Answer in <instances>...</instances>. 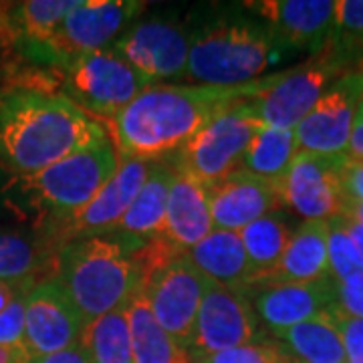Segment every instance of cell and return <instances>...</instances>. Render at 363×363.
<instances>
[{
  "mask_svg": "<svg viewBox=\"0 0 363 363\" xmlns=\"http://www.w3.org/2000/svg\"><path fill=\"white\" fill-rule=\"evenodd\" d=\"M295 156H297L295 130L259 125L248 143L238 169L259 176L262 180L281 184L285 180Z\"/></svg>",
  "mask_w": 363,
  "mask_h": 363,
  "instance_id": "cell-27",
  "label": "cell"
},
{
  "mask_svg": "<svg viewBox=\"0 0 363 363\" xmlns=\"http://www.w3.org/2000/svg\"><path fill=\"white\" fill-rule=\"evenodd\" d=\"M138 73L157 83L160 79L186 77L190 57V23L169 18L133 21L111 45Z\"/></svg>",
  "mask_w": 363,
  "mask_h": 363,
  "instance_id": "cell-12",
  "label": "cell"
},
{
  "mask_svg": "<svg viewBox=\"0 0 363 363\" xmlns=\"http://www.w3.org/2000/svg\"><path fill=\"white\" fill-rule=\"evenodd\" d=\"M335 309L363 319V271L335 283Z\"/></svg>",
  "mask_w": 363,
  "mask_h": 363,
  "instance_id": "cell-35",
  "label": "cell"
},
{
  "mask_svg": "<svg viewBox=\"0 0 363 363\" xmlns=\"http://www.w3.org/2000/svg\"><path fill=\"white\" fill-rule=\"evenodd\" d=\"M214 230L208 188L190 176L176 172L169 186L164 236L184 252Z\"/></svg>",
  "mask_w": 363,
  "mask_h": 363,
  "instance_id": "cell-20",
  "label": "cell"
},
{
  "mask_svg": "<svg viewBox=\"0 0 363 363\" xmlns=\"http://www.w3.org/2000/svg\"><path fill=\"white\" fill-rule=\"evenodd\" d=\"M81 345L87 351L91 363H133L125 309L107 313L85 325Z\"/></svg>",
  "mask_w": 363,
  "mask_h": 363,
  "instance_id": "cell-29",
  "label": "cell"
},
{
  "mask_svg": "<svg viewBox=\"0 0 363 363\" xmlns=\"http://www.w3.org/2000/svg\"><path fill=\"white\" fill-rule=\"evenodd\" d=\"M345 71L347 67L323 51L291 71L262 77L259 91L238 104L260 125L295 130Z\"/></svg>",
  "mask_w": 363,
  "mask_h": 363,
  "instance_id": "cell-6",
  "label": "cell"
},
{
  "mask_svg": "<svg viewBox=\"0 0 363 363\" xmlns=\"http://www.w3.org/2000/svg\"><path fill=\"white\" fill-rule=\"evenodd\" d=\"M363 101V67L345 71L319 97L307 117L295 128L297 154L347 157L351 130Z\"/></svg>",
  "mask_w": 363,
  "mask_h": 363,
  "instance_id": "cell-10",
  "label": "cell"
},
{
  "mask_svg": "<svg viewBox=\"0 0 363 363\" xmlns=\"http://www.w3.org/2000/svg\"><path fill=\"white\" fill-rule=\"evenodd\" d=\"M143 6L145 2L135 0H79L40 52L39 63L61 71L81 55L111 47Z\"/></svg>",
  "mask_w": 363,
  "mask_h": 363,
  "instance_id": "cell-9",
  "label": "cell"
},
{
  "mask_svg": "<svg viewBox=\"0 0 363 363\" xmlns=\"http://www.w3.org/2000/svg\"><path fill=\"white\" fill-rule=\"evenodd\" d=\"M57 250L47 238L0 228V283L35 286L37 274Z\"/></svg>",
  "mask_w": 363,
  "mask_h": 363,
  "instance_id": "cell-28",
  "label": "cell"
},
{
  "mask_svg": "<svg viewBox=\"0 0 363 363\" xmlns=\"http://www.w3.org/2000/svg\"><path fill=\"white\" fill-rule=\"evenodd\" d=\"M341 188L347 202V210L357 202H363V162L345 160L341 166Z\"/></svg>",
  "mask_w": 363,
  "mask_h": 363,
  "instance_id": "cell-36",
  "label": "cell"
},
{
  "mask_svg": "<svg viewBox=\"0 0 363 363\" xmlns=\"http://www.w3.org/2000/svg\"><path fill=\"white\" fill-rule=\"evenodd\" d=\"M327 259H329V277L335 283L363 271V259L353 247L350 234L345 233L341 218L327 222Z\"/></svg>",
  "mask_w": 363,
  "mask_h": 363,
  "instance_id": "cell-31",
  "label": "cell"
},
{
  "mask_svg": "<svg viewBox=\"0 0 363 363\" xmlns=\"http://www.w3.org/2000/svg\"><path fill=\"white\" fill-rule=\"evenodd\" d=\"M347 157L301 152L281 182L283 204L305 222H331L347 214L341 166Z\"/></svg>",
  "mask_w": 363,
  "mask_h": 363,
  "instance_id": "cell-15",
  "label": "cell"
},
{
  "mask_svg": "<svg viewBox=\"0 0 363 363\" xmlns=\"http://www.w3.org/2000/svg\"><path fill=\"white\" fill-rule=\"evenodd\" d=\"M30 286L23 285H11V283H0V315L6 311L14 301L18 297H23L25 293H28Z\"/></svg>",
  "mask_w": 363,
  "mask_h": 363,
  "instance_id": "cell-39",
  "label": "cell"
},
{
  "mask_svg": "<svg viewBox=\"0 0 363 363\" xmlns=\"http://www.w3.org/2000/svg\"><path fill=\"white\" fill-rule=\"evenodd\" d=\"M130 323L133 363H194L184 350L157 325L145 298L140 293L125 309Z\"/></svg>",
  "mask_w": 363,
  "mask_h": 363,
  "instance_id": "cell-24",
  "label": "cell"
},
{
  "mask_svg": "<svg viewBox=\"0 0 363 363\" xmlns=\"http://www.w3.org/2000/svg\"><path fill=\"white\" fill-rule=\"evenodd\" d=\"M341 222L345 226V233L350 234L353 247H355V250L359 252V257L363 259V224L355 220V218H351V216H341Z\"/></svg>",
  "mask_w": 363,
  "mask_h": 363,
  "instance_id": "cell-40",
  "label": "cell"
},
{
  "mask_svg": "<svg viewBox=\"0 0 363 363\" xmlns=\"http://www.w3.org/2000/svg\"><path fill=\"white\" fill-rule=\"evenodd\" d=\"M208 198L214 228L230 233H240L250 222L283 206L281 184L262 180L242 169L208 186Z\"/></svg>",
  "mask_w": 363,
  "mask_h": 363,
  "instance_id": "cell-18",
  "label": "cell"
},
{
  "mask_svg": "<svg viewBox=\"0 0 363 363\" xmlns=\"http://www.w3.org/2000/svg\"><path fill=\"white\" fill-rule=\"evenodd\" d=\"M59 73L61 93L97 121L113 119L143 89L154 85L113 47L81 55Z\"/></svg>",
  "mask_w": 363,
  "mask_h": 363,
  "instance_id": "cell-7",
  "label": "cell"
},
{
  "mask_svg": "<svg viewBox=\"0 0 363 363\" xmlns=\"http://www.w3.org/2000/svg\"><path fill=\"white\" fill-rule=\"evenodd\" d=\"M252 307L274 335L335 307V281L271 283L250 291Z\"/></svg>",
  "mask_w": 363,
  "mask_h": 363,
  "instance_id": "cell-19",
  "label": "cell"
},
{
  "mask_svg": "<svg viewBox=\"0 0 363 363\" xmlns=\"http://www.w3.org/2000/svg\"><path fill=\"white\" fill-rule=\"evenodd\" d=\"M140 247L117 234H101L71 240L57 250L52 277L85 325L128 309L142 293L143 274L133 257Z\"/></svg>",
  "mask_w": 363,
  "mask_h": 363,
  "instance_id": "cell-4",
  "label": "cell"
},
{
  "mask_svg": "<svg viewBox=\"0 0 363 363\" xmlns=\"http://www.w3.org/2000/svg\"><path fill=\"white\" fill-rule=\"evenodd\" d=\"M206 286V279L184 255L154 272L142 289L143 298L157 325L184 350L190 345L196 315Z\"/></svg>",
  "mask_w": 363,
  "mask_h": 363,
  "instance_id": "cell-14",
  "label": "cell"
},
{
  "mask_svg": "<svg viewBox=\"0 0 363 363\" xmlns=\"http://www.w3.org/2000/svg\"><path fill=\"white\" fill-rule=\"evenodd\" d=\"M25 298L26 293L0 315V345L25 347Z\"/></svg>",
  "mask_w": 363,
  "mask_h": 363,
  "instance_id": "cell-34",
  "label": "cell"
},
{
  "mask_svg": "<svg viewBox=\"0 0 363 363\" xmlns=\"http://www.w3.org/2000/svg\"><path fill=\"white\" fill-rule=\"evenodd\" d=\"M174 174L176 169L169 164V160L152 162V168L147 172L142 190L131 202L125 216L109 234L123 236L131 242H140V245L164 234L169 186L174 180Z\"/></svg>",
  "mask_w": 363,
  "mask_h": 363,
  "instance_id": "cell-22",
  "label": "cell"
},
{
  "mask_svg": "<svg viewBox=\"0 0 363 363\" xmlns=\"http://www.w3.org/2000/svg\"><path fill=\"white\" fill-rule=\"evenodd\" d=\"M85 321L55 277L28 289L25 298V347L43 357L81 343Z\"/></svg>",
  "mask_w": 363,
  "mask_h": 363,
  "instance_id": "cell-16",
  "label": "cell"
},
{
  "mask_svg": "<svg viewBox=\"0 0 363 363\" xmlns=\"http://www.w3.org/2000/svg\"><path fill=\"white\" fill-rule=\"evenodd\" d=\"M105 135L61 91L14 87L0 97V160L16 176L37 174Z\"/></svg>",
  "mask_w": 363,
  "mask_h": 363,
  "instance_id": "cell-2",
  "label": "cell"
},
{
  "mask_svg": "<svg viewBox=\"0 0 363 363\" xmlns=\"http://www.w3.org/2000/svg\"><path fill=\"white\" fill-rule=\"evenodd\" d=\"M289 353L281 345L271 341H255L240 347L212 353L196 363H285Z\"/></svg>",
  "mask_w": 363,
  "mask_h": 363,
  "instance_id": "cell-32",
  "label": "cell"
},
{
  "mask_svg": "<svg viewBox=\"0 0 363 363\" xmlns=\"http://www.w3.org/2000/svg\"><path fill=\"white\" fill-rule=\"evenodd\" d=\"M186 257L208 283L248 295L252 271L238 233L214 228L204 240L190 248Z\"/></svg>",
  "mask_w": 363,
  "mask_h": 363,
  "instance_id": "cell-21",
  "label": "cell"
},
{
  "mask_svg": "<svg viewBox=\"0 0 363 363\" xmlns=\"http://www.w3.org/2000/svg\"><path fill=\"white\" fill-rule=\"evenodd\" d=\"M345 216H351V218H355V220L362 222L363 224V202H357V204L350 206V210H347V214H345Z\"/></svg>",
  "mask_w": 363,
  "mask_h": 363,
  "instance_id": "cell-42",
  "label": "cell"
},
{
  "mask_svg": "<svg viewBox=\"0 0 363 363\" xmlns=\"http://www.w3.org/2000/svg\"><path fill=\"white\" fill-rule=\"evenodd\" d=\"M277 337L285 341L286 353L301 363H347L345 347L331 311L295 325Z\"/></svg>",
  "mask_w": 363,
  "mask_h": 363,
  "instance_id": "cell-25",
  "label": "cell"
},
{
  "mask_svg": "<svg viewBox=\"0 0 363 363\" xmlns=\"http://www.w3.org/2000/svg\"><path fill=\"white\" fill-rule=\"evenodd\" d=\"M248 13L271 28L285 51H325L335 25V0H260L242 2Z\"/></svg>",
  "mask_w": 363,
  "mask_h": 363,
  "instance_id": "cell-17",
  "label": "cell"
},
{
  "mask_svg": "<svg viewBox=\"0 0 363 363\" xmlns=\"http://www.w3.org/2000/svg\"><path fill=\"white\" fill-rule=\"evenodd\" d=\"M119 168L113 142H99L75 152L30 176H16L11 184L14 202L47 218V226L61 222L89 204Z\"/></svg>",
  "mask_w": 363,
  "mask_h": 363,
  "instance_id": "cell-5",
  "label": "cell"
},
{
  "mask_svg": "<svg viewBox=\"0 0 363 363\" xmlns=\"http://www.w3.org/2000/svg\"><path fill=\"white\" fill-rule=\"evenodd\" d=\"M347 160L363 162V101L357 107L353 130H351L350 145H347Z\"/></svg>",
  "mask_w": 363,
  "mask_h": 363,
  "instance_id": "cell-38",
  "label": "cell"
},
{
  "mask_svg": "<svg viewBox=\"0 0 363 363\" xmlns=\"http://www.w3.org/2000/svg\"><path fill=\"white\" fill-rule=\"evenodd\" d=\"M150 168L152 162L121 160L113 178L105 184L89 204H85L65 220L47 226V233L43 234L47 242L55 250H59L71 240L111 233L130 210L138 192L142 190Z\"/></svg>",
  "mask_w": 363,
  "mask_h": 363,
  "instance_id": "cell-11",
  "label": "cell"
},
{
  "mask_svg": "<svg viewBox=\"0 0 363 363\" xmlns=\"http://www.w3.org/2000/svg\"><path fill=\"white\" fill-rule=\"evenodd\" d=\"M255 341H259V317L247 293L208 283L188 345L194 363Z\"/></svg>",
  "mask_w": 363,
  "mask_h": 363,
  "instance_id": "cell-13",
  "label": "cell"
},
{
  "mask_svg": "<svg viewBox=\"0 0 363 363\" xmlns=\"http://www.w3.org/2000/svg\"><path fill=\"white\" fill-rule=\"evenodd\" d=\"M33 357L28 355L26 347H11L0 345V363H30Z\"/></svg>",
  "mask_w": 363,
  "mask_h": 363,
  "instance_id": "cell-41",
  "label": "cell"
},
{
  "mask_svg": "<svg viewBox=\"0 0 363 363\" xmlns=\"http://www.w3.org/2000/svg\"><path fill=\"white\" fill-rule=\"evenodd\" d=\"M260 83L262 77L236 87L150 85L107 121L119 162L169 160L212 117L255 95Z\"/></svg>",
  "mask_w": 363,
  "mask_h": 363,
  "instance_id": "cell-1",
  "label": "cell"
},
{
  "mask_svg": "<svg viewBox=\"0 0 363 363\" xmlns=\"http://www.w3.org/2000/svg\"><path fill=\"white\" fill-rule=\"evenodd\" d=\"M325 279H331L327 259V222H303L291 236L274 271L250 291L271 283H317Z\"/></svg>",
  "mask_w": 363,
  "mask_h": 363,
  "instance_id": "cell-23",
  "label": "cell"
},
{
  "mask_svg": "<svg viewBox=\"0 0 363 363\" xmlns=\"http://www.w3.org/2000/svg\"><path fill=\"white\" fill-rule=\"evenodd\" d=\"M325 52L345 67L363 59V0H339L335 25Z\"/></svg>",
  "mask_w": 363,
  "mask_h": 363,
  "instance_id": "cell-30",
  "label": "cell"
},
{
  "mask_svg": "<svg viewBox=\"0 0 363 363\" xmlns=\"http://www.w3.org/2000/svg\"><path fill=\"white\" fill-rule=\"evenodd\" d=\"M285 363H301V362H297V359H295V357H291V355H289V359H286Z\"/></svg>",
  "mask_w": 363,
  "mask_h": 363,
  "instance_id": "cell-43",
  "label": "cell"
},
{
  "mask_svg": "<svg viewBox=\"0 0 363 363\" xmlns=\"http://www.w3.org/2000/svg\"><path fill=\"white\" fill-rule=\"evenodd\" d=\"M259 125V121H255L236 101L196 131L172 156L169 164L176 172L190 176L208 188L240 168L248 143Z\"/></svg>",
  "mask_w": 363,
  "mask_h": 363,
  "instance_id": "cell-8",
  "label": "cell"
},
{
  "mask_svg": "<svg viewBox=\"0 0 363 363\" xmlns=\"http://www.w3.org/2000/svg\"><path fill=\"white\" fill-rule=\"evenodd\" d=\"M285 49L242 4L214 6L190 21L188 81L236 87L260 79Z\"/></svg>",
  "mask_w": 363,
  "mask_h": 363,
  "instance_id": "cell-3",
  "label": "cell"
},
{
  "mask_svg": "<svg viewBox=\"0 0 363 363\" xmlns=\"http://www.w3.org/2000/svg\"><path fill=\"white\" fill-rule=\"evenodd\" d=\"M331 313L337 323L339 335H341L345 355H347V363H363V319L350 317L335 307L331 309Z\"/></svg>",
  "mask_w": 363,
  "mask_h": 363,
  "instance_id": "cell-33",
  "label": "cell"
},
{
  "mask_svg": "<svg viewBox=\"0 0 363 363\" xmlns=\"http://www.w3.org/2000/svg\"><path fill=\"white\" fill-rule=\"evenodd\" d=\"M238 236L242 240L248 264L252 271V283H250V289H252L274 271V267L279 264L293 236V230L285 220V216H281L279 212H272L259 220L250 222L238 233Z\"/></svg>",
  "mask_w": 363,
  "mask_h": 363,
  "instance_id": "cell-26",
  "label": "cell"
},
{
  "mask_svg": "<svg viewBox=\"0 0 363 363\" xmlns=\"http://www.w3.org/2000/svg\"><path fill=\"white\" fill-rule=\"evenodd\" d=\"M30 363H91L89 355L85 347L77 343V345H71L63 351H57L51 355H43V357H35Z\"/></svg>",
  "mask_w": 363,
  "mask_h": 363,
  "instance_id": "cell-37",
  "label": "cell"
}]
</instances>
